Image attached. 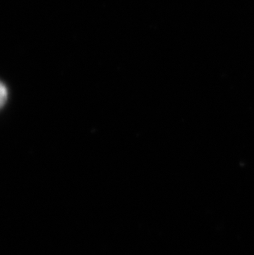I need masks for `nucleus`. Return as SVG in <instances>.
Listing matches in <instances>:
<instances>
[{"mask_svg":"<svg viewBox=\"0 0 254 255\" xmlns=\"http://www.w3.org/2000/svg\"><path fill=\"white\" fill-rule=\"evenodd\" d=\"M7 99V89L2 82H0V109L4 105Z\"/></svg>","mask_w":254,"mask_h":255,"instance_id":"f257e3e1","label":"nucleus"}]
</instances>
